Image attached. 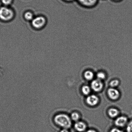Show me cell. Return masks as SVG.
Masks as SVG:
<instances>
[{
  "label": "cell",
  "instance_id": "cell-9",
  "mask_svg": "<svg viewBox=\"0 0 132 132\" xmlns=\"http://www.w3.org/2000/svg\"><path fill=\"white\" fill-rule=\"evenodd\" d=\"M76 130L79 132H84L86 130L87 126L85 123L81 121L76 122L74 125Z\"/></svg>",
  "mask_w": 132,
  "mask_h": 132
},
{
  "label": "cell",
  "instance_id": "cell-11",
  "mask_svg": "<svg viewBox=\"0 0 132 132\" xmlns=\"http://www.w3.org/2000/svg\"><path fill=\"white\" fill-rule=\"evenodd\" d=\"M108 113L110 117L113 118L116 117L119 115V111L117 109L112 108L109 109Z\"/></svg>",
  "mask_w": 132,
  "mask_h": 132
},
{
  "label": "cell",
  "instance_id": "cell-2",
  "mask_svg": "<svg viewBox=\"0 0 132 132\" xmlns=\"http://www.w3.org/2000/svg\"><path fill=\"white\" fill-rule=\"evenodd\" d=\"M14 13L13 11L7 6L0 7V20L2 21H8L13 18Z\"/></svg>",
  "mask_w": 132,
  "mask_h": 132
},
{
  "label": "cell",
  "instance_id": "cell-8",
  "mask_svg": "<svg viewBox=\"0 0 132 132\" xmlns=\"http://www.w3.org/2000/svg\"><path fill=\"white\" fill-rule=\"evenodd\" d=\"M128 119L126 117L120 116L118 117L115 120L114 123L116 126L123 127L128 124Z\"/></svg>",
  "mask_w": 132,
  "mask_h": 132
},
{
  "label": "cell",
  "instance_id": "cell-19",
  "mask_svg": "<svg viewBox=\"0 0 132 132\" xmlns=\"http://www.w3.org/2000/svg\"><path fill=\"white\" fill-rule=\"evenodd\" d=\"M110 132H124L120 129L117 128H113L111 129Z\"/></svg>",
  "mask_w": 132,
  "mask_h": 132
},
{
  "label": "cell",
  "instance_id": "cell-7",
  "mask_svg": "<svg viewBox=\"0 0 132 132\" xmlns=\"http://www.w3.org/2000/svg\"><path fill=\"white\" fill-rule=\"evenodd\" d=\"M86 101L89 105L95 106L98 104L99 102V99L96 95H91L87 97Z\"/></svg>",
  "mask_w": 132,
  "mask_h": 132
},
{
  "label": "cell",
  "instance_id": "cell-18",
  "mask_svg": "<svg viewBox=\"0 0 132 132\" xmlns=\"http://www.w3.org/2000/svg\"><path fill=\"white\" fill-rule=\"evenodd\" d=\"M1 1H2V3L5 6H6L11 5L13 2V0H1Z\"/></svg>",
  "mask_w": 132,
  "mask_h": 132
},
{
  "label": "cell",
  "instance_id": "cell-21",
  "mask_svg": "<svg viewBox=\"0 0 132 132\" xmlns=\"http://www.w3.org/2000/svg\"><path fill=\"white\" fill-rule=\"evenodd\" d=\"M86 132H97L95 130H94V129H89Z\"/></svg>",
  "mask_w": 132,
  "mask_h": 132
},
{
  "label": "cell",
  "instance_id": "cell-3",
  "mask_svg": "<svg viewBox=\"0 0 132 132\" xmlns=\"http://www.w3.org/2000/svg\"><path fill=\"white\" fill-rule=\"evenodd\" d=\"M46 20L43 16H38L34 18L32 20V24L34 28L37 29H41L45 25Z\"/></svg>",
  "mask_w": 132,
  "mask_h": 132
},
{
  "label": "cell",
  "instance_id": "cell-15",
  "mask_svg": "<svg viewBox=\"0 0 132 132\" xmlns=\"http://www.w3.org/2000/svg\"><path fill=\"white\" fill-rule=\"evenodd\" d=\"M24 16L26 20H32L34 19L33 13L29 11L26 12Z\"/></svg>",
  "mask_w": 132,
  "mask_h": 132
},
{
  "label": "cell",
  "instance_id": "cell-5",
  "mask_svg": "<svg viewBox=\"0 0 132 132\" xmlns=\"http://www.w3.org/2000/svg\"><path fill=\"white\" fill-rule=\"evenodd\" d=\"M103 83L102 80L98 79H94L91 83V87L94 91L99 92L102 90L103 88Z\"/></svg>",
  "mask_w": 132,
  "mask_h": 132
},
{
  "label": "cell",
  "instance_id": "cell-14",
  "mask_svg": "<svg viewBox=\"0 0 132 132\" xmlns=\"http://www.w3.org/2000/svg\"><path fill=\"white\" fill-rule=\"evenodd\" d=\"M96 76L97 79L101 80H103L106 78V74L103 71H98L97 73Z\"/></svg>",
  "mask_w": 132,
  "mask_h": 132
},
{
  "label": "cell",
  "instance_id": "cell-17",
  "mask_svg": "<svg viewBox=\"0 0 132 132\" xmlns=\"http://www.w3.org/2000/svg\"><path fill=\"white\" fill-rule=\"evenodd\" d=\"M126 131L127 132H132V120L127 124Z\"/></svg>",
  "mask_w": 132,
  "mask_h": 132
},
{
  "label": "cell",
  "instance_id": "cell-12",
  "mask_svg": "<svg viewBox=\"0 0 132 132\" xmlns=\"http://www.w3.org/2000/svg\"><path fill=\"white\" fill-rule=\"evenodd\" d=\"M82 93L85 95H88L90 94L91 89L90 87L88 85L83 86L81 88Z\"/></svg>",
  "mask_w": 132,
  "mask_h": 132
},
{
  "label": "cell",
  "instance_id": "cell-23",
  "mask_svg": "<svg viewBox=\"0 0 132 132\" xmlns=\"http://www.w3.org/2000/svg\"><path fill=\"white\" fill-rule=\"evenodd\" d=\"M66 2H74L75 0H64Z\"/></svg>",
  "mask_w": 132,
  "mask_h": 132
},
{
  "label": "cell",
  "instance_id": "cell-22",
  "mask_svg": "<svg viewBox=\"0 0 132 132\" xmlns=\"http://www.w3.org/2000/svg\"><path fill=\"white\" fill-rule=\"evenodd\" d=\"M111 1L115 2H122L123 0H111Z\"/></svg>",
  "mask_w": 132,
  "mask_h": 132
},
{
  "label": "cell",
  "instance_id": "cell-16",
  "mask_svg": "<svg viewBox=\"0 0 132 132\" xmlns=\"http://www.w3.org/2000/svg\"><path fill=\"white\" fill-rule=\"evenodd\" d=\"M120 82L118 79H115L111 81L110 83V85L111 88H115L119 86Z\"/></svg>",
  "mask_w": 132,
  "mask_h": 132
},
{
  "label": "cell",
  "instance_id": "cell-4",
  "mask_svg": "<svg viewBox=\"0 0 132 132\" xmlns=\"http://www.w3.org/2000/svg\"><path fill=\"white\" fill-rule=\"evenodd\" d=\"M76 1L81 6L87 8L95 7L99 2V0H76Z\"/></svg>",
  "mask_w": 132,
  "mask_h": 132
},
{
  "label": "cell",
  "instance_id": "cell-13",
  "mask_svg": "<svg viewBox=\"0 0 132 132\" xmlns=\"http://www.w3.org/2000/svg\"><path fill=\"white\" fill-rule=\"evenodd\" d=\"M70 117L72 120L77 122L79 120L80 117V115L78 113L74 112L71 113Z\"/></svg>",
  "mask_w": 132,
  "mask_h": 132
},
{
  "label": "cell",
  "instance_id": "cell-10",
  "mask_svg": "<svg viewBox=\"0 0 132 132\" xmlns=\"http://www.w3.org/2000/svg\"><path fill=\"white\" fill-rule=\"evenodd\" d=\"M83 76L86 80L90 81L93 80L94 77V74L92 70L88 69L85 71Z\"/></svg>",
  "mask_w": 132,
  "mask_h": 132
},
{
  "label": "cell",
  "instance_id": "cell-20",
  "mask_svg": "<svg viewBox=\"0 0 132 132\" xmlns=\"http://www.w3.org/2000/svg\"><path fill=\"white\" fill-rule=\"evenodd\" d=\"M60 132H69V131L67 129H62Z\"/></svg>",
  "mask_w": 132,
  "mask_h": 132
},
{
  "label": "cell",
  "instance_id": "cell-6",
  "mask_svg": "<svg viewBox=\"0 0 132 132\" xmlns=\"http://www.w3.org/2000/svg\"><path fill=\"white\" fill-rule=\"evenodd\" d=\"M107 92L109 98L112 100H116L120 97V92L118 90L115 88H109Z\"/></svg>",
  "mask_w": 132,
  "mask_h": 132
},
{
  "label": "cell",
  "instance_id": "cell-1",
  "mask_svg": "<svg viewBox=\"0 0 132 132\" xmlns=\"http://www.w3.org/2000/svg\"><path fill=\"white\" fill-rule=\"evenodd\" d=\"M71 120L68 115L64 113L57 114L53 118L54 123L62 129H68L71 127Z\"/></svg>",
  "mask_w": 132,
  "mask_h": 132
}]
</instances>
